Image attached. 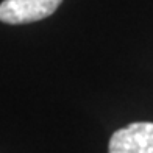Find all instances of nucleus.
<instances>
[{
  "label": "nucleus",
  "mask_w": 153,
  "mask_h": 153,
  "mask_svg": "<svg viewBox=\"0 0 153 153\" xmlns=\"http://www.w3.org/2000/svg\"><path fill=\"white\" fill-rule=\"evenodd\" d=\"M62 0H3L0 3V22L20 25L38 22L52 16Z\"/></svg>",
  "instance_id": "nucleus-1"
},
{
  "label": "nucleus",
  "mask_w": 153,
  "mask_h": 153,
  "mask_svg": "<svg viewBox=\"0 0 153 153\" xmlns=\"http://www.w3.org/2000/svg\"><path fill=\"white\" fill-rule=\"evenodd\" d=\"M108 153H153V123L134 122L114 131Z\"/></svg>",
  "instance_id": "nucleus-2"
}]
</instances>
